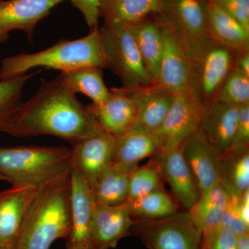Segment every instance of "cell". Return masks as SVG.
<instances>
[{"instance_id": "cell-1", "label": "cell", "mask_w": 249, "mask_h": 249, "mask_svg": "<svg viewBox=\"0 0 249 249\" xmlns=\"http://www.w3.org/2000/svg\"><path fill=\"white\" fill-rule=\"evenodd\" d=\"M98 129L87 106L58 76L42 80L37 92L22 103L4 132L19 138L54 136L74 145Z\"/></svg>"}, {"instance_id": "cell-2", "label": "cell", "mask_w": 249, "mask_h": 249, "mask_svg": "<svg viewBox=\"0 0 249 249\" xmlns=\"http://www.w3.org/2000/svg\"><path fill=\"white\" fill-rule=\"evenodd\" d=\"M70 231V173L42 187L30 205L16 249H49Z\"/></svg>"}, {"instance_id": "cell-3", "label": "cell", "mask_w": 249, "mask_h": 249, "mask_svg": "<svg viewBox=\"0 0 249 249\" xmlns=\"http://www.w3.org/2000/svg\"><path fill=\"white\" fill-rule=\"evenodd\" d=\"M107 67L99 29L90 31L88 36L74 40H61L34 53H21L3 59L0 80H9L25 75L37 67L66 72L78 67Z\"/></svg>"}, {"instance_id": "cell-4", "label": "cell", "mask_w": 249, "mask_h": 249, "mask_svg": "<svg viewBox=\"0 0 249 249\" xmlns=\"http://www.w3.org/2000/svg\"><path fill=\"white\" fill-rule=\"evenodd\" d=\"M71 161L67 147H0V174L13 186L42 188L69 175Z\"/></svg>"}, {"instance_id": "cell-5", "label": "cell", "mask_w": 249, "mask_h": 249, "mask_svg": "<svg viewBox=\"0 0 249 249\" xmlns=\"http://www.w3.org/2000/svg\"><path fill=\"white\" fill-rule=\"evenodd\" d=\"M237 53L210 36L188 52L190 91L203 107L214 101L226 77L235 67Z\"/></svg>"}, {"instance_id": "cell-6", "label": "cell", "mask_w": 249, "mask_h": 249, "mask_svg": "<svg viewBox=\"0 0 249 249\" xmlns=\"http://www.w3.org/2000/svg\"><path fill=\"white\" fill-rule=\"evenodd\" d=\"M99 33L107 67L119 76L124 88L137 89L155 83L127 26L104 24Z\"/></svg>"}, {"instance_id": "cell-7", "label": "cell", "mask_w": 249, "mask_h": 249, "mask_svg": "<svg viewBox=\"0 0 249 249\" xmlns=\"http://www.w3.org/2000/svg\"><path fill=\"white\" fill-rule=\"evenodd\" d=\"M134 232L149 249H200L203 234L188 211L137 221Z\"/></svg>"}, {"instance_id": "cell-8", "label": "cell", "mask_w": 249, "mask_h": 249, "mask_svg": "<svg viewBox=\"0 0 249 249\" xmlns=\"http://www.w3.org/2000/svg\"><path fill=\"white\" fill-rule=\"evenodd\" d=\"M159 19L171 27L188 52L209 36L207 14L209 0H163Z\"/></svg>"}, {"instance_id": "cell-9", "label": "cell", "mask_w": 249, "mask_h": 249, "mask_svg": "<svg viewBox=\"0 0 249 249\" xmlns=\"http://www.w3.org/2000/svg\"><path fill=\"white\" fill-rule=\"evenodd\" d=\"M203 109L191 91L175 94L161 125L153 133L160 143L158 152L181 146L187 138L196 132L199 128Z\"/></svg>"}, {"instance_id": "cell-10", "label": "cell", "mask_w": 249, "mask_h": 249, "mask_svg": "<svg viewBox=\"0 0 249 249\" xmlns=\"http://www.w3.org/2000/svg\"><path fill=\"white\" fill-rule=\"evenodd\" d=\"M96 203L91 187L71 164L70 171V231L67 249H93L91 231Z\"/></svg>"}, {"instance_id": "cell-11", "label": "cell", "mask_w": 249, "mask_h": 249, "mask_svg": "<svg viewBox=\"0 0 249 249\" xmlns=\"http://www.w3.org/2000/svg\"><path fill=\"white\" fill-rule=\"evenodd\" d=\"M163 38V52L157 84L174 94L190 91L189 56L177 33L157 18Z\"/></svg>"}, {"instance_id": "cell-12", "label": "cell", "mask_w": 249, "mask_h": 249, "mask_svg": "<svg viewBox=\"0 0 249 249\" xmlns=\"http://www.w3.org/2000/svg\"><path fill=\"white\" fill-rule=\"evenodd\" d=\"M117 139L98 129L73 145L71 164L90 187L96 182L114 160Z\"/></svg>"}, {"instance_id": "cell-13", "label": "cell", "mask_w": 249, "mask_h": 249, "mask_svg": "<svg viewBox=\"0 0 249 249\" xmlns=\"http://www.w3.org/2000/svg\"><path fill=\"white\" fill-rule=\"evenodd\" d=\"M67 0H0V44L14 30L24 31L32 40L37 23Z\"/></svg>"}, {"instance_id": "cell-14", "label": "cell", "mask_w": 249, "mask_h": 249, "mask_svg": "<svg viewBox=\"0 0 249 249\" xmlns=\"http://www.w3.org/2000/svg\"><path fill=\"white\" fill-rule=\"evenodd\" d=\"M240 106L213 101L203 109L198 130L219 157L233 150Z\"/></svg>"}, {"instance_id": "cell-15", "label": "cell", "mask_w": 249, "mask_h": 249, "mask_svg": "<svg viewBox=\"0 0 249 249\" xmlns=\"http://www.w3.org/2000/svg\"><path fill=\"white\" fill-rule=\"evenodd\" d=\"M110 96L101 105L87 106L101 130L111 137H121L135 121L137 106L128 89L112 88Z\"/></svg>"}, {"instance_id": "cell-16", "label": "cell", "mask_w": 249, "mask_h": 249, "mask_svg": "<svg viewBox=\"0 0 249 249\" xmlns=\"http://www.w3.org/2000/svg\"><path fill=\"white\" fill-rule=\"evenodd\" d=\"M39 189L12 186L0 192V247L16 248L28 210Z\"/></svg>"}, {"instance_id": "cell-17", "label": "cell", "mask_w": 249, "mask_h": 249, "mask_svg": "<svg viewBox=\"0 0 249 249\" xmlns=\"http://www.w3.org/2000/svg\"><path fill=\"white\" fill-rule=\"evenodd\" d=\"M137 222L127 201L116 206L96 204L91 231L92 249L116 248L121 239L130 235Z\"/></svg>"}, {"instance_id": "cell-18", "label": "cell", "mask_w": 249, "mask_h": 249, "mask_svg": "<svg viewBox=\"0 0 249 249\" xmlns=\"http://www.w3.org/2000/svg\"><path fill=\"white\" fill-rule=\"evenodd\" d=\"M157 155L156 160L162 177L169 183L177 201L189 210L199 199L201 191L183 157L181 146Z\"/></svg>"}, {"instance_id": "cell-19", "label": "cell", "mask_w": 249, "mask_h": 249, "mask_svg": "<svg viewBox=\"0 0 249 249\" xmlns=\"http://www.w3.org/2000/svg\"><path fill=\"white\" fill-rule=\"evenodd\" d=\"M181 147L201 193L219 183V156L200 131L192 134Z\"/></svg>"}, {"instance_id": "cell-20", "label": "cell", "mask_w": 249, "mask_h": 249, "mask_svg": "<svg viewBox=\"0 0 249 249\" xmlns=\"http://www.w3.org/2000/svg\"><path fill=\"white\" fill-rule=\"evenodd\" d=\"M128 90L137 106L134 124L155 133L168 114L175 94L157 83Z\"/></svg>"}, {"instance_id": "cell-21", "label": "cell", "mask_w": 249, "mask_h": 249, "mask_svg": "<svg viewBox=\"0 0 249 249\" xmlns=\"http://www.w3.org/2000/svg\"><path fill=\"white\" fill-rule=\"evenodd\" d=\"M160 148V142L155 136L134 123L117 139L112 163L133 169L140 160L157 154Z\"/></svg>"}, {"instance_id": "cell-22", "label": "cell", "mask_w": 249, "mask_h": 249, "mask_svg": "<svg viewBox=\"0 0 249 249\" xmlns=\"http://www.w3.org/2000/svg\"><path fill=\"white\" fill-rule=\"evenodd\" d=\"M163 0H101L100 18L106 24L131 26L163 11Z\"/></svg>"}, {"instance_id": "cell-23", "label": "cell", "mask_w": 249, "mask_h": 249, "mask_svg": "<svg viewBox=\"0 0 249 249\" xmlns=\"http://www.w3.org/2000/svg\"><path fill=\"white\" fill-rule=\"evenodd\" d=\"M207 25L209 36L219 43L236 53L249 52V31L211 0L208 8Z\"/></svg>"}, {"instance_id": "cell-24", "label": "cell", "mask_w": 249, "mask_h": 249, "mask_svg": "<svg viewBox=\"0 0 249 249\" xmlns=\"http://www.w3.org/2000/svg\"><path fill=\"white\" fill-rule=\"evenodd\" d=\"M127 27L133 36L147 72L154 83H157L163 52V38L158 21L145 19Z\"/></svg>"}, {"instance_id": "cell-25", "label": "cell", "mask_w": 249, "mask_h": 249, "mask_svg": "<svg viewBox=\"0 0 249 249\" xmlns=\"http://www.w3.org/2000/svg\"><path fill=\"white\" fill-rule=\"evenodd\" d=\"M227 196L225 188L217 183L202 192L194 206L188 210L191 219L203 235L221 227Z\"/></svg>"}, {"instance_id": "cell-26", "label": "cell", "mask_w": 249, "mask_h": 249, "mask_svg": "<svg viewBox=\"0 0 249 249\" xmlns=\"http://www.w3.org/2000/svg\"><path fill=\"white\" fill-rule=\"evenodd\" d=\"M133 169L111 163L91 188L96 204L116 206L125 203L129 175Z\"/></svg>"}, {"instance_id": "cell-27", "label": "cell", "mask_w": 249, "mask_h": 249, "mask_svg": "<svg viewBox=\"0 0 249 249\" xmlns=\"http://www.w3.org/2000/svg\"><path fill=\"white\" fill-rule=\"evenodd\" d=\"M58 76L71 91L86 95L92 100L93 104H102L110 96V90L105 84L102 69L99 67H78L60 72Z\"/></svg>"}, {"instance_id": "cell-28", "label": "cell", "mask_w": 249, "mask_h": 249, "mask_svg": "<svg viewBox=\"0 0 249 249\" xmlns=\"http://www.w3.org/2000/svg\"><path fill=\"white\" fill-rule=\"evenodd\" d=\"M219 183L229 193L242 195L249 190V147L219 157Z\"/></svg>"}, {"instance_id": "cell-29", "label": "cell", "mask_w": 249, "mask_h": 249, "mask_svg": "<svg viewBox=\"0 0 249 249\" xmlns=\"http://www.w3.org/2000/svg\"><path fill=\"white\" fill-rule=\"evenodd\" d=\"M132 217L137 221L152 220L169 217L178 213L176 203L163 188L127 201Z\"/></svg>"}, {"instance_id": "cell-30", "label": "cell", "mask_w": 249, "mask_h": 249, "mask_svg": "<svg viewBox=\"0 0 249 249\" xmlns=\"http://www.w3.org/2000/svg\"><path fill=\"white\" fill-rule=\"evenodd\" d=\"M36 72L9 80H0V132L9 125L22 104V93Z\"/></svg>"}, {"instance_id": "cell-31", "label": "cell", "mask_w": 249, "mask_h": 249, "mask_svg": "<svg viewBox=\"0 0 249 249\" xmlns=\"http://www.w3.org/2000/svg\"><path fill=\"white\" fill-rule=\"evenodd\" d=\"M161 172L157 160H150L142 167H136L129 178L128 198L133 200L163 188Z\"/></svg>"}, {"instance_id": "cell-32", "label": "cell", "mask_w": 249, "mask_h": 249, "mask_svg": "<svg viewBox=\"0 0 249 249\" xmlns=\"http://www.w3.org/2000/svg\"><path fill=\"white\" fill-rule=\"evenodd\" d=\"M214 101L236 106L249 104V76L234 67L223 82Z\"/></svg>"}, {"instance_id": "cell-33", "label": "cell", "mask_w": 249, "mask_h": 249, "mask_svg": "<svg viewBox=\"0 0 249 249\" xmlns=\"http://www.w3.org/2000/svg\"><path fill=\"white\" fill-rule=\"evenodd\" d=\"M227 201L221 227L233 233L236 237L249 234V227L241 219L239 202L240 195L227 192Z\"/></svg>"}, {"instance_id": "cell-34", "label": "cell", "mask_w": 249, "mask_h": 249, "mask_svg": "<svg viewBox=\"0 0 249 249\" xmlns=\"http://www.w3.org/2000/svg\"><path fill=\"white\" fill-rule=\"evenodd\" d=\"M201 247L203 249H237V237L222 227L204 234Z\"/></svg>"}, {"instance_id": "cell-35", "label": "cell", "mask_w": 249, "mask_h": 249, "mask_svg": "<svg viewBox=\"0 0 249 249\" xmlns=\"http://www.w3.org/2000/svg\"><path fill=\"white\" fill-rule=\"evenodd\" d=\"M249 32V0H211Z\"/></svg>"}, {"instance_id": "cell-36", "label": "cell", "mask_w": 249, "mask_h": 249, "mask_svg": "<svg viewBox=\"0 0 249 249\" xmlns=\"http://www.w3.org/2000/svg\"><path fill=\"white\" fill-rule=\"evenodd\" d=\"M72 6L79 10L90 31L98 29L101 0H70Z\"/></svg>"}, {"instance_id": "cell-37", "label": "cell", "mask_w": 249, "mask_h": 249, "mask_svg": "<svg viewBox=\"0 0 249 249\" xmlns=\"http://www.w3.org/2000/svg\"><path fill=\"white\" fill-rule=\"evenodd\" d=\"M249 104L242 105L239 109L238 120L236 129L235 142L233 150L249 147Z\"/></svg>"}, {"instance_id": "cell-38", "label": "cell", "mask_w": 249, "mask_h": 249, "mask_svg": "<svg viewBox=\"0 0 249 249\" xmlns=\"http://www.w3.org/2000/svg\"><path fill=\"white\" fill-rule=\"evenodd\" d=\"M239 210L241 219L247 227H249V189L240 195Z\"/></svg>"}, {"instance_id": "cell-39", "label": "cell", "mask_w": 249, "mask_h": 249, "mask_svg": "<svg viewBox=\"0 0 249 249\" xmlns=\"http://www.w3.org/2000/svg\"><path fill=\"white\" fill-rule=\"evenodd\" d=\"M235 67L245 74L249 76V52H242L236 54Z\"/></svg>"}, {"instance_id": "cell-40", "label": "cell", "mask_w": 249, "mask_h": 249, "mask_svg": "<svg viewBox=\"0 0 249 249\" xmlns=\"http://www.w3.org/2000/svg\"><path fill=\"white\" fill-rule=\"evenodd\" d=\"M237 249H249V233L237 237Z\"/></svg>"}, {"instance_id": "cell-41", "label": "cell", "mask_w": 249, "mask_h": 249, "mask_svg": "<svg viewBox=\"0 0 249 249\" xmlns=\"http://www.w3.org/2000/svg\"><path fill=\"white\" fill-rule=\"evenodd\" d=\"M0 181H6V178H4V177L2 175L0 174Z\"/></svg>"}, {"instance_id": "cell-42", "label": "cell", "mask_w": 249, "mask_h": 249, "mask_svg": "<svg viewBox=\"0 0 249 249\" xmlns=\"http://www.w3.org/2000/svg\"><path fill=\"white\" fill-rule=\"evenodd\" d=\"M0 249H16V248H7V247H0Z\"/></svg>"}, {"instance_id": "cell-43", "label": "cell", "mask_w": 249, "mask_h": 249, "mask_svg": "<svg viewBox=\"0 0 249 249\" xmlns=\"http://www.w3.org/2000/svg\"><path fill=\"white\" fill-rule=\"evenodd\" d=\"M200 249H203L202 248H201V247H200Z\"/></svg>"}]
</instances>
